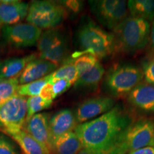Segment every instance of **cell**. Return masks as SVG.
<instances>
[{"instance_id":"cell-33","label":"cell","mask_w":154,"mask_h":154,"mask_svg":"<svg viewBox=\"0 0 154 154\" xmlns=\"http://www.w3.org/2000/svg\"><path fill=\"white\" fill-rule=\"evenodd\" d=\"M150 43H151V47L152 51L154 53V20L151 24V33H150Z\"/></svg>"},{"instance_id":"cell-1","label":"cell","mask_w":154,"mask_h":154,"mask_svg":"<svg viewBox=\"0 0 154 154\" xmlns=\"http://www.w3.org/2000/svg\"><path fill=\"white\" fill-rule=\"evenodd\" d=\"M133 121L124 109L116 106L93 120L78 124L74 131L84 149L95 154H107Z\"/></svg>"},{"instance_id":"cell-23","label":"cell","mask_w":154,"mask_h":154,"mask_svg":"<svg viewBox=\"0 0 154 154\" xmlns=\"http://www.w3.org/2000/svg\"><path fill=\"white\" fill-rule=\"evenodd\" d=\"M51 79H52V78H51V74L39 80L19 85L18 89H17V94L20 96H26V97L39 96L44 86L47 83L51 82Z\"/></svg>"},{"instance_id":"cell-15","label":"cell","mask_w":154,"mask_h":154,"mask_svg":"<svg viewBox=\"0 0 154 154\" xmlns=\"http://www.w3.org/2000/svg\"><path fill=\"white\" fill-rule=\"evenodd\" d=\"M134 106L146 112H154V85L143 81L127 96Z\"/></svg>"},{"instance_id":"cell-5","label":"cell","mask_w":154,"mask_h":154,"mask_svg":"<svg viewBox=\"0 0 154 154\" xmlns=\"http://www.w3.org/2000/svg\"><path fill=\"white\" fill-rule=\"evenodd\" d=\"M66 15L60 4L52 1H32L29 5L26 20L29 24L41 29L56 28L62 22Z\"/></svg>"},{"instance_id":"cell-25","label":"cell","mask_w":154,"mask_h":154,"mask_svg":"<svg viewBox=\"0 0 154 154\" xmlns=\"http://www.w3.org/2000/svg\"><path fill=\"white\" fill-rule=\"evenodd\" d=\"M52 103V101H48L47 99H43L40 96L28 97L26 120L29 119L31 117L38 113L39 111L49 109L51 106Z\"/></svg>"},{"instance_id":"cell-9","label":"cell","mask_w":154,"mask_h":154,"mask_svg":"<svg viewBox=\"0 0 154 154\" xmlns=\"http://www.w3.org/2000/svg\"><path fill=\"white\" fill-rule=\"evenodd\" d=\"M89 5L97 20L108 29L114 31L128 17L127 2L124 0L90 1Z\"/></svg>"},{"instance_id":"cell-29","label":"cell","mask_w":154,"mask_h":154,"mask_svg":"<svg viewBox=\"0 0 154 154\" xmlns=\"http://www.w3.org/2000/svg\"><path fill=\"white\" fill-rule=\"evenodd\" d=\"M52 84L53 93L54 99L57 98L58 96H61L64 92H66L69 88L72 85V83L65 79H59L51 82Z\"/></svg>"},{"instance_id":"cell-11","label":"cell","mask_w":154,"mask_h":154,"mask_svg":"<svg viewBox=\"0 0 154 154\" xmlns=\"http://www.w3.org/2000/svg\"><path fill=\"white\" fill-rule=\"evenodd\" d=\"M115 101L109 96H96L83 101L76 109L77 124L86 122L99 115L108 112L114 107Z\"/></svg>"},{"instance_id":"cell-31","label":"cell","mask_w":154,"mask_h":154,"mask_svg":"<svg viewBox=\"0 0 154 154\" xmlns=\"http://www.w3.org/2000/svg\"><path fill=\"white\" fill-rule=\"evenodd\" d=\"M128 154H154V147H145L136 151H134Z\"/></svg>"},{"instance_id":"cell-7","label":"cell","mask_w":154,"mask_h":154,"mask_svg":"<svg viewBox=\"0 0 154 154\" xmlns=\"http://www.w3.org/2000/svg\"><path fill=\"white\" fill-rule=\"evenodd\" d=\"M27 98L17 94L0 105V131L10 135L23 129L27 114Z\"/></svg>"},{"instance_id":"cell-19","label":"cell","mask_w":154,"mask_h":154,"mask_svg":"<svg viewBox=\"0 0 154 154\" xmlns=\"http://www.w3.org/2000/svg\"><path fill=\"white\" fill-rule=\"evenodd\" d=\"M9 136L18 144L24 154H51L47 148L24 130L22 129Z\"/></svg>"},{"instance_id":"cell-4","label":"cell","mask_w":154,"mask_h":154,"mask_svg":"<svg viewBox=\"0 0 154 154\" xmlns=\"http://www.w3.org/2000/svg\"><path fill=\"white\" fill-rule=\"evenodd\" d=\"M151 25L149 21L128 17L115 29L116 47L119 46L127 52H136L144 49L150 39Z\"/></svg>"},{"instance_id":"cell-30","label":"cell","mask_w":154,"mask_h":154,"mask_svg":"<svg viewBox=\"0 0 154 154\" xmlns=\"http://www.w3.org/2000/svg\"><path fill=\"white\" fill-rule=\"evenodd\" d=\"M39 96L43 98V99L48 100V101H53L55 99L53 93L52 84H51V82L47 83V84L44 86Z\"/></svg>"},{"instance_id":"cell-32","label":"cell","mask_w":154,"mask_h":154,"mask_svg":"<svg viewBox=\"0 0 154 154\" xmlns=\"http://www.w3.org/2000/svg\"><path fill=\"white\" fill-rule=\"evenodd\" d=\"M66 3H65L67 6V7L69 9H72L73 11H78L79 9V5L80 4L79 3V2L76 1H72V2H66Z\"/></svg>"},{"instance_id":"cell-27","label":"cell","mask_w":154,"mask_h":154,"mask_svg":"<svg viewBox=\"0 0 154 154\" xmlns=\"http://www.w3.org/2000/svg\"><path fill=\"white\" fill-rule=\"evenodd\" d=\"M141 71L144 81L154 85V57L149 58L143 61Z\"/></svg>"},{"instance_id":"cell-8","label":"cell","mask_w":154,"mask_h":154,"mask_svg":"<svg viewBox=\"0 0 154 154\" xmlns=\"http://www.w3.org/2000/svg\"><path fill=\"white\" fill-rule=\"evenodd\" d=\"M36 46L40 59L57 65L66 59L68 54L66 38L57 27L42 32Z\"/></svg>"},{"instance_id":"cell-13","label":"cell","mask_w":154,"mask_h":154,"mask_svg":"<svg viewBox=\"0 0 154 154\" xmlns=\"http://www.w3.org/2000/svg\"><path fill=\"white\" fill-rule=\"evenodd\" d=\"M58 69V65L42 59H34L26 65L18 77L19 85L28 84L44 78Z\"/></svg>"},{"instance_id":"cell-14","label":"cell","mask_w":154,"mask_h":154,"mask_svg":"<svg viewBox=\"0 0 154 154\" xmlns=\"http://www.w3.org/2000/svg\"><path fill=\"white\" fill-rule=\"evenodd\" d=\"M29 5L21 1H0V24H18L26 18Z\"/></svg>"},{"instance_id":"cell-18","label":"cell","mask_w":154,"mask_h":154,"mask_svg":"<svg viewBox=\"0 0 154 154\" xmlns=\"http://www.w3.org/2000/svg\"><path fill=\"white\" fill-rule=\"evenodd\" d=\"M36 56L32 54L20 58H11L0 62V79H10L18 78L26 65L36 59Z\"/></svg>"},{"instance_id":"cell-3","label":"cell","mask_w":154,"mask_h":154,"mask_svg":"<svg viewBox=\"0 0 154 154\" xmlns=\"http://www.w3.org/2000/svg\"><path fill=\"white\" fill-rule=\"evenodd\" d=\"M150 146L154 147V122L140 119L133 121L107 154H128Z\"/></svg>"},{"instance_id":"cell-35","label":"cell","mask_w":154,"mask_h":154,"mask_svg":"<svg viewBox=\"0 0 154 154\" xmlns=\"http://www.w3.org/2000/svg\"><path fill=\"white\" fill-rule=\"evenodd\" d=\"M3 79H0V82H2V81Z\"/></svg>"},{"instance_id":"cell-16","label":"cell","mask_w":154,"mask_h":154,"mask_svg":"<svg viewBox=\"0 0 154 154\" xmlns=\"http://www.w3.org/2000/svg\"><path fill=\"white\" fill-rule=\"evenodd\" d=\"M77 125L76 116L70 109H63L54 114L49 119L51 145L53 140L66 133L73 131Z\"/></svg>"},{"instance_id":"cell-34","label":"cell","mask_w":154,"mask_h":154,"mask_svg":"<svg viewBox=\"0 0 154 154\" xmlns=\"http://www.w3.org/2000/svg\"><path fill=\"white\" fill-rule=\"evenodd\" d=\"M77 154H95V153H92V152L88 151V150H86V149L83 148V149L81 150V151L79 152V153Z\"/></svg>"},{"instance_id":"cell-22","label":"cell","mask_w":154,"mask_h":154,"mask_svg":"<svg viewBox=\"0 0 154 154\" xmlns=\"http://www.w3.org/2000/svg\"><path fill=\"white\" fill-rule=\"evenodd\" d=\"M65 61L72 63L76 69L79 77L88 72L99 62V59L91 54L84 53L79 56H73L72 59H66Z\"/></svg>"},{"instance_id":"cell-28","label":"cell","mask_w":154,"mask_h":154,"mask_svg":"<svg viewBox=\"0 0 154 154\" xmlns=\"http://www.w3.org/2000/svg\"><path fill=\"white\" fill-rule=\"evenodd\" d=\"M0 154H19L16 145L2 134H0Z\"/></svg>"},{"instance_id":"cell-12","label":"cell","mask_w":154,"mask_h":154,"mask_svg":"<svg viewBox=\"0 0 154 154\" xmlns=\"http://www.w3.org/2000/svg\"><path fill=\"white\" fill-rule=\"evenodd\" d=\"M49 114L38 113L26 121L23 130L30 134L51 153V140L49 131Z\"/></svg>"},{"instance_id":"cell-10","label":"cell","mask_w":154,"mask_h":154,"mask_svg":"<svg viewBox=\"0 0 154 154\" xmlns=\"http://www.w3.org/2000/svg\"><path fill=\"white\" fill-rule=\"evenodd\" d=\"M2 33L8 45L16 49H23L36 45L42 30L27 23L5 26L2 28Z\"/></svg>"},{"instance_id":"cell-2","label":"cell","mask_w":154,"mask_h":154,"mask_svg":"<svg viewBox=\"0 0 154 154\" xmlns=\"http://www.w3.org/2000/svg\"><path fill=\"white\" fill-rule=\"evenodd\" d=\"M77 39L82 52L91 54L99 59L109 57L116 48L113 34L106 32L91 19H87L81 25Z\"/></svg>"},{"instance_id":"cell-36","label":"cell","mask_w":154,"mask_h":154,"mask_svg":"<svg viewBox=\"0 0 154 154\" xmlns=\"http://www.w3.org/2000/svg\"><path fill=\"white\" fill-rule=\"evenodd\" d=\"M0 62H1V60H0Z\"/></svg>"},{"instance_id":"cell-26","label":"cell","mask_w":154,"mask_h":154,"mask_svg":"<svg viewBox=\"0 0 154 154\" xmlns=\"http://www.w3.org/2000/svg\"><path fill=\"white\" fill-rule=\"evenodd\" d=\"M19 86L18 78L5 79L0 82V105L17 94Z\"/></svg>"},{"instance_id":"cell-21","label":"cell","mask_w":154,"mask_h":154,"mask_svg":"<svg viewBox=\"0 0 154 154\" xmlns=\"http://www.w3.org/2000/svg\"><path fill=\"white\" fill-rule=\"evenodd\" d=\"M131 17L147 21L154 20V1L153 0H129L127 2Z\"/></svg>"},{"instance_id":"cell-24","label":"cell","mask_w":154,"mask_h":154,"mask_svg":"<svg viewBox=\"0 0 154 154\" xmlns=\"http://www.w3.org/2000/svg\"><path fill=\"white\" fill-rule=\"evenodd\" d=\"M51 78L52 79L51 82L59 79H65L72 83V84H74L79 76L74 64L69 61H64L62 66L58 68L51 74Z\"/></svg>"},{"instance_id":"cell-20","label":"cell","mask_w":154,"mask_h":154,"mask_svg":"<svg viewBox=\"0 0 154 154\" xmlns=\"http://www.w3.org/2000/svg\"><path fill=\"white\" fill-rule=\"evenodd\" d=\"M104 72L103 65L99 61L91 70L79 77L74 83V87L76 89H96L103 79Z\"/></svg>"},{"instance_id":"cell-17","label":"cell","mask_w":154,"mask_h":154,"mask_svg":"<svg viewBox=\"0 0 154 154\" xmlns=\"http://www.w3.org/2000/svg\"><path fill=\"white\" fill-rule=\"evenodd\" d=\"M83 149L82 142L74 131L53 140L51 153L54 154H77Z\"/></svg>"},{"instance_id":"cell-6","label":"cell","mask_w":154,"mask_h":154,"mask_svg":"<svg viewBox=\"0 0 154 154\" xmlns=\"http://www.w3.org/2000/svg\"><path fill=\"white\" fill-rule=\"evenodd\" d=\"M143 79L141 69L132 65H120L108 72L105 84L113 95L124 96H128Z\"/></svg>"}]
</instances>
